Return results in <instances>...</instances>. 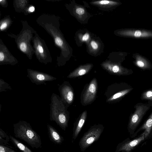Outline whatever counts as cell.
<instances>
[{
	"label": "cell",
	"mask_w": 152,
	"mask_h": 152,
	"mask_svg": "<svg viewBox=\"0 0 152 152\" xmlns=\"http://www.w3.org/2000/svg\"><path fill=\"white\" fill-rule=\"evenodd\" d=\"M28 10L30 13L33 12L35 10L34 7L32 6H30L29 7Z\"/></svg>",
	"instance_id": "1f68e13d"
},
{
	"label": "cell",
	"mask_w": 152,
	"mask_h": 152,
	"mask_svg": "<svg viewBox=\"0 0 152 152\" xmlns=\"http://www.w3.org/2000/svg\"><path fill=\"white\" fill-rule=\"evenodd\" d=\"M32 41L34 54L38 61L45 64L51 63L52 58L45 42L37 32L35 34Z\"/></svg>",
	"instance_id": "5b68a950"
},
{
	"label": "cell",
	"mask_w": 152,
	"mask_h": 152,
	"mask_svg": "<svg viewBox=\"0 0 152 152\" xmlns=\"http://www.w3.org/2000/svg\"><path fill=\"white\" fill-rule=\"evenodd\" d=\"M94 3L97 4L104 5L106 6H112L115 4L116 3L115 2L109 1L102 0L100 1H96Z\"/></svg>",
	"instance_id": "d4e9b609"
},
{
	"label": "cell",
	"mask_w": 152,
	"mask_h": 152,
	"mask_svg": "<svg viewBox=\"0 0 152 152\" xmlns=\"http://www.w3.org/2000/svg\"><path fill=\"white\" fill-rule=\"evenodd\" d=\"M140 99L147 102V104L152 106V88L147 90L142 93Z\"/></svg>",
	"instance_id": "7402d4cb"
},
{
	"label": "cell",
	"mask_w": 152,
	"mask_h": 152,
	"mask_svg": "<svg viewBox=\"0 0 152 152\" xmlns=\"http://www.w3.org/2000/svg\"><path fill=\"white\" fill-rule=\"evenodd\" d=\"M13 21L10 15H7L1 20L0 30L1 31H5L11 26Z\"/></svg>",
	"instance_id": "ffe728a7"
},
{
	"label": "cell",
	"mask_w": 152,
	"mask_h": 152,
	"mask_svg": "<svg viewBox=\"0 0 152 152\" xmlns=\"http://www.w3.org/2000/svg\"><path fill=\"white\" fill-rule=\"evenodd\" d=\"M152 129V112L146 121L141 126L140 130H144L142 134L144 135L145 138H146L149 135Z\"/></svg>",
	"instance_id": "d6986e66"
},
{
	"label": "cell",
	"mask_w": 152,
	"mask_h": 152,
	"mask_svg": "<svg viewBox=\"0 0 152 152\" xmlns=\"http://www.w3.org/2000/svg\"><path fill=\"white\" fill-rule=\"evenodd\" d=\"M151 106L149 104L142 103H137L134 106L135 110L130 115L128 124L129 128L134 131L142 119Z\"/></svg>",
	"instance_id": "52a82bcc"
},
{
	"label": "cell",
	"mask_w": 152,
	"mask_h": 152,
	"mask_svg": "<svg viewBox=\"0 0 152 152\" xmlns=\"http://www.w3.org/2000/svg\"><path fill=\"white\" fill-rule=\"evenodd\" d=\"M12 88L3 79H0V92L12 90Z\"/></svg>",
	"instance_id": "cb8c5ba5"
},
{
	"label": "cell",
	"mask_w": 152,
	"mask_h": 152,
	"mask_svg": "<svg viewBox=\"0 0 152 152\" xmlns=\"http://www.w3.org/2000/svg\"><path fill=\"white\" fill-rule=\"evenodd\" d=\"M142 34V33L140 31H136L134 33V35L136 37H140Z\"/></svg>",
	"instance_id": "4dcf8cb0"
},
{
	"label": "cell",
	"mask_w": 152,
	"mask_h": 152,
	"mask_svg": "<svg viewBox=\"0 0 152 152\" xmlns=\"http://www.w3.org/2000/svg\"><path fill=\"white\" fill-rule=\"evenodd\" d=\"M13 131L15 137L24 141L32 148H38L41 147L40 136L27 122L22 120L14 124Z\"/></svg>",
	"instance_id": "277c9868"
},
{
	"label": "cell",
	"mask_w": 152,
	"mask_h": 152,
	"mask_svg": "<svg viewBox=\"0 0 152 152\" xmlns=\"http://www.w3.org/2000/svg\"><path fill=\"white\" fill-rule=\"evenodd\" d=\"M0 4L2 7L6 8L8 5V3L7 0H0Z\"/></svg>",
	"instance_id": "f1b7e54d"
},
{
	"label": "cell",
	"mask_w": 152,
	"mask_h": 152,
	"mask_svg": "<svg viewBox=\"0 0 152 152\" xmlns=\"http://www.w3.org/2000/svg\"><path fill=\"white\" fill-rule=\"evenodd\" d=\"M92 66V64H90L80 66L71 72L67 77L74 78L85 75L90 71Z\"/></svg>",
	"instance_id": "e0dca14e"
},
{
	"label": "cell",
	"mask_w": 152,
	"mask_h": 152,
	"mask_svg": "<svg viewBox=\"0 0 152 152\" xmlns=\"http://www.w3.org/2000/svg\"><path fill=\"white\" fill-rule=\"evenodd\" d=\"M126 85L124 84L120 89H115V91L108 88L105 93L106 102L109 103L115 102L120 100L133 89L131 87L125 86Z\"/></svg>",
	"instance_id": "30bf717a"
},
{
	"label": "cell",
	"mask_w": 152,
	"mask_h": 152,
	"mask_svg": "<svg viewBox=\"0 0 152 152\" xmlns=\"http://www.w3.org/2000/svg\"><path fill=\"white\" fill-rule=\"evenodd\" d=\"M17 59L11 53L7 48L0 39V65H14L18 63Z\"/></svg>",
	"instance_id": "7c38bea8"
},
{
	"label": "cell",
	"mask_w": 152,
	"mask_h": 152,
	"mask_svg": "<svg viewBox=\"0 0 152 152\" xmlns=\"http://www.w3.org/2000/svg\"><path fill=\"white\" fill-rule=\"evenodd\" d=\"M29 3L28 1L27 0H14L13 5L16 12H22L27 15L30 13L28 10L30 6Z\"/></svg>",
	"instance_id": "2e32d148"
},
{
	"label": "cell",
	"mask_w": 152,
	"mask_h": 152,
	"mask_svg": "<svg viewBox=\"0 0 152 152\" xmlns=\"http://www.w3.org/2000/svg\"><path fill=\"white\" fill-rule=\"evenodd\" d=\"M50 120L55 121L64 130L67 127L69 118L67 107L59 96L53 93L51 97Z\"/></svg>",
	"instance_id": "3957f363"
},
{
	"label": "cell",
	"mask_w": 152,
	"mask_h": 152,
	"mask_svg": "<svg viewBox=\"0 0 152 152\" xmlns=\"http://www.w3.org/2000/svg\"><path fill=\"white\" fill-rule=\"evenodd\" d=\"M21 22L22 28L18 34L11 33L7 34V35L14 39L19 50L29 59L31 60L35 51L31 44V41H32L37 31L28 24L27 21L22 20Z\"/></svg>",
	"instance_id": "7a4b0ae2"
},
{
	"label": "cell",
	"mask_w": 152,
	"mask_h": 152,
	"mask_svg": "<svg viewBox=\"0 0 152 152\" xmlns=\"http://www.w3.org/2000/svg\"><path fill=\"white\" fill-rule=\"evenodd\" d=\"M89 38V35L88 33H86L82 37V40L83 41H87Z\"/></svg>",
	"instance_id": "f546056e"
},
{
	"label": "cell",
	"mask_w": 152,
	"mask_h": 152,
	"mask_svg": "<svg viewBox=\"0 0 152 152\" xmlns=\"http://www.w3.org/2000/svg\"><path fill=\"white\" fill-rule=\"evenodd\" d=\"M27 76L31 82L37 85H46V82L56 79V77L50 75L31 69H27Z\"/></svg>",
	"instance_id": "9c48e42d"
},
{
	"label": "cell",
	"mask_w": 152,
	"mask_h": 152,
	"mask_svg": "<svg viewBox=\"0 0 152 152\" xmlns=\"http://www.w3.org/2000/svg\"><path fill=\"white\" fill-rule=\"evenodd\" d=\"M58 85L61 99L68 107L72 104L74 100L73 89L67 81H64L61 85L58 84Z\"/></svg>",
	"instance_id": "8fae6325"
},
{
	"label": "cell",
	"mask_w": 152,
	"mask_h": 152,
	"mask_svg": "<svg viewBox=\"0 0 152 152\" xmlns=\"http://www.w3.org/2000/svg\"><path fill=\"white\" fill-rule=\"evenodd\" d=\"M103 129L104 127L102 125H95L91 127L80 140L79 145L81 150L84 151L93 142L97 140Z\"/></svg>",
	"instance_id": "8992f818"
},
{
	"label": "cell",
	"mask_w": 152,
	"mask_h": 152,
	"mask_svg": "<svg viewBox=\"0 0 152 152\" xmlns=\"http://www.w3.org/2000/svg\"><path fill=\"white\" fill-rule=\"evenodd\" d=\"M0 152H17L6 145H0Z\"/></svg>",
	"instance_id": "484cf974"
},
{
	"label": "cell",
	"mask_w": 152,
	"mask_h": 152,
	"mask_svg": "<svg viewBox=\"0 0 152 152\" xmlns=\"http://www.w3.org/2000/svg\"><path fill=\"white\" fill-rule=\"evenodd\" d=\"M91 45L92 49L94 50H96L98 48V45L95 41L93 40L91 42Z\"/></svg>",
	"instance_id": "4316f807"
},
{
	"label": "cell",
	"mask_w": 152,
	"mask_h": 152,
	"mask_svg": "<svg viewBox=\"0 0 152 152\" xmlns=\"http://www.w3.org/2000/svg\"><path fill=\"white\" fill-rule=\"evenodd\" d=\"M145 138L144 135L142 134L140 137L132 140L126 142L117 147L115 152L125 151L129 152L133 148L138 145Z\"/></svg>",
	"instance_id": "5bb4252c"
},
{
	"label": "cell",
	"mask_w": 152,
	"mask_h": 152,
	"mask_svg": "<svg viewBox=\"0 0 152 152\" xmlns=\"http://www.w3.org/2000/svg\"><path fill=\"white\" fill-rule=\"evenodd\" d=\"M102 66L103 68L111 74L115 75H128L132 74V71L124 68L117 64L110 62H105Z\"/></svg>",
	"instance_id": "4fadbf2b"
},
{
	"label": "cell",
	"mask_w": 152,
	"mask_h": 152,
	"mask_svg": "<svg viewBox=\"0 0 152 152\" xmlns=\"http://www.w3.org/2000/svg\"><path fill=\"white\" fill-rule=\"evenodd\" d=\"M10 140L14 145L18 148L22 152H33L25 145L12 136H9Z\"/></svg>",
	"instance_id": "44dd1931"
},
{
	"label": "cell",
	"mask_w": 152,
	"mask_h": 152,
	"mask_svg": "<svg viewBox=\"0 0 152 152\" xmlns=\"http://www.w3.org/2000/svg\"><path fill=\"white\" fill-rule=\"evenodd\" d=\"M76 13L78 15H81L85 13L84 10L81 7H78L76 10Z\"/></svg>",
	"instance_id": "83f0119b"
},
{
	"label": "cell",
	"mask_w": 152,
	"mask_h": 152,
	"mask_svg": "<svg viewBox=\"0 0 152 152\" xmlns=\"http://www.w3.org/2000/svg\"><path fill=\"white\" fill-rule=\"evenodd\" d=\"M97 82L93 78L86 87L81 96L82 104L86 106L91 103L96 98L97 91Z\"/></svg>",
	"instance_id": "ba28073f"
},
{
	"label": "cell",
	"mask_w": 152,
	"mask_h": 152,
	"mask_svg": "<svg viewBox=\"0 0 152 152\" xmlns=\"http://www.w3.org/2000/svg\"><path fill=\"white\" fill-rule=\"evenodd\" d=\"M47 126L49 136L51 140L57 144L61 143L63 139L58 131L49 124H47Z\"/></svg>",
	"instance_id": "ac0fdd59"
},
{
	"label": "cell",
	"mask_w": 152,
	"mask_h": 152,
	"mask_svg": "<svg viewBox=\"0 0 152 152\" xmlns=\"http://www.w3.org/2000/svg\"><path fill=\"white\" fill-rule=\"evenodd\" d=\"M36 22L52 37L55 45L61 50L60 56L56 59L58 66L64 65L68 58L69 50L59 28V18L54 15L43 14L38 17Z\"/></svg>",
	"instance_id": "6da1fadb"
},
{
	"label": "cell",
	"mask_w": 152,
	"mask_h": 152,
	"mask_svg": "<svg viewBox=\"0 0 152 152\" xmlns=\"http://www.w3.org/2000/svg\"><path fill=\"white\" fill-rule=\"evenodd\" d=\"M10 139V137L3 130L0 129V144L6 145L8 144Z\"/></svg>",
	"instance_id": "603a6c76"
},
{
	"label": "cell",
	"mask_w": 152,
	"mask_h": 152,
	"mask_svg": "<svg viewBox=\"0 0 152 152\" xmlns=\"http://www.w3.org/2000/svg\"><path fill=\"white\" fill-rule=\"evenodd\" d=\"M87 116V111H84L80 115L74 125L73 134V139L75 140L78 136L84 125Z\"/></svg>",
	"instance_id": "9a60e30c"
}]
</instances>
